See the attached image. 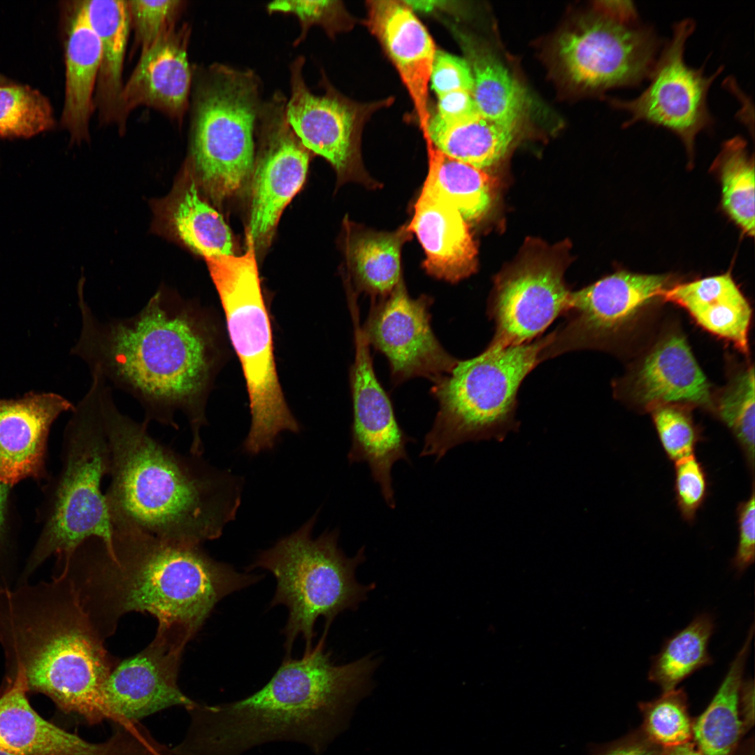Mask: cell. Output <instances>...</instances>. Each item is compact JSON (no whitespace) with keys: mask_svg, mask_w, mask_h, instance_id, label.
I'll use <instances>...</instances> for the list:
<instances>
[{"mask_svg":"<svg viewBox=\"0 0 755 755\" xmlns=\"http://www.w3.org/2000/svg\"><path fill=\"white\" fill-rule=\"evenodd\" d=\"M714 627L713 617L703 613L667 639L652 659L649 680L668 691L696 671L711 665L713 660L708 646Z\"/></svg>","mask_w":755,"mask_h":755,"instance_id":"obj_35","label":"cell"},{"mask_svg":"<svg viewBox=\"0 0 755 755\" xmlns=\"http://www.w3.org/2000/svg\"><path fill=\"white\" fill-rule=\"evenodd\" d=\"M403 2L412 10L420 12H431L437 7L442 6L445 1L433 0L422 1H403Z\"/></svg>","mask_w":755,"mask_h":755,"instance_id":"obj_51","label":"cell"},{"mask_svg":"<svg viewBox=\"0 0 755 755\" xmlns=\"http://www.w3.org/2000/svg\"><path fill=\"white\" fill-rule=\"evenodd\" d=\"M716 412L732 432L754 474L755 459L754 370L741 372L726 388L716 404Z\"/></svg>","mask_w":755,"mask_h":755,"instance_id":"obj_39","label":"cell"},{"mask_svg":"<svg viewBox=\"0 0 755 755\" xmlns=\"http://www.w3.org/2000/svg\"><path fill=\"white\" fill-rule=\"evenodd\" d=\"M87 18L101 43V61L94 92V108L101 123L119 126L123 69L131 28L127 1H82Z\"/></svg>","mask_w":755,"mask_h":755,"instance_id":"obj_29","label":"cell"},{"mask_svg":"<svg viewBox=\"0 0 755 755\" xmlns=\"http://www.w3.org/2000/svg\"><path fill=\"white\" fill-rule=\"evenodd\" d=\"M515 137V125L501 123L480 114L466 120L446 123L431 117L428 137L446 155L483 169L499 161Z\"/></svg>","mask_w":755,"mask_h":755,"instance_id":"obj_32","label":"cell"},{"mask_svg":"<svg viewBox=\"0 0 755 755\" xmlns=\"http://www.w3.org/2000/svg\"><path fill=\"white\" fill-rule=\"evenodd\" d=\"M662 299L686 309L705 330L748 352L752 309L729 273L667 288Z\"/></svg>","mask_w":755,"mask_h":755,"instance_id":"obj_28","label":"cell"},{"mask_svg":"<svg viewBox=\"0 0 755 755\" xmlns=\"http://www.w3.org/2000/svg\"><path fill=\"white\" fill-rule=\"evenodd\" d=\"M13 83L12 81L6 78L2 74L0 73V86L6 85Z\"/></svg>","mask_w":755,"mask_h":755,"instance_id":"obj_53","label":"cell"},{"mask_svg":"<svg viewBox=\"0 0 755 755\" xmlns=\"http://www.w3.org/2000/svg\"><path fill=\"white\" fill-rule=\"evenodd\" d=\"M191 28L177 25L164 34L140 59L124 84L119 108V130L138 106L154 108L182 123L189 107L193 73L187 58Z\"/></svg>","mask_w":755,"mask_h":755,"instance_id":"obj_21","label":"cell"},{"mask_svg":"<svg viewBox=\"0 0 755 755\" xmlns=\"http://www.w3.org/2000/svg\"><path fill=\"white\" fill-rule=\"evenodd\" d=\"M429 171L422 192L450 203L466 221L480 219L491 207L493 189L482 170L454 159L426 141Z\"/></svg>","mask_w":755,"mask_h":755,"instance_id":"obj_33","label":"cell"},{"mask_svg":"<svg viewBox=\"0 0 755 755\" xmlns=\"http://www.w3.org/2000/svg\"><path fill=\"white\" fill-rule=\"evenodd\" d=\"M326 633L301 659L285 657L261 689L231 703H196L173 755H241L275 741L305 745L314 755L345 731L354 707L373 689L379 660L367 655L335 665L325 650Z\"/></svg>","mask_w":755,"mask_h":755,"instance_id":"obj_3","label":"cell"},{"mask_svg":"<svg viewBox=\"0 0 755 755\" xmlns=\"http://www.w3.org/2000/svg\"><path fill=\"white\" fill-rule=\"evenodd\" d=\"M754 630L752 624L709 705L693 721L692 738L702 755H732L746 731L740 712L739 693Z\"/></svg>","mask_w":755,"mask_h":755,"instance_id":"obj_31","label":"cell"},{"mask_svg":"<svg viewBox=\"0 0 755 755\" xmlns=\"http://www.w3.org/2000/svg\"><path fill=\"white\" fill-rule=\"evenodd\" d=\"M367 24L397 69L408 90L425 140L431 115L428 86L436 53L434 42L403 1L368 2Z\"/></svg>","mask_w":755,"mask_h":755,"instance_id":"obj_23","label":"cell"},{"mask_svg":"<svg viewBox=\"0 0 755 755\" xmlns=\"http://www.w3.org/2000/svg\"><path fill=\"white\" fill-rule=\"evenodd\" d=\"M6 682L0 689V751L15 755H143L140 739L131 728L120 726L106 741L87 742L32 708L22 673L7 677Z\"/></svg>","mask_w":755,"mask_h":755,"instance_id":"obj_20","label":"cell"},{"mask_svg":"<svg viewBox=\"0 0 755 755\" xmlns=\"http://www.w3.org/2000/svg\"><path fill=\"white\" fill-rule=\"evenodd\" d=\"M110 470V450L95 380L73 410L64 434L62 468L49 515L22 576L26 582L51 556L66 560L86 540L109 546L113 531L102 482Z\"/></svg>","mask_w":755,"mask_h":755,"instance_id":"obj_10","label":"cell"},{"mask_svg":"<svg viewBox=\"0 0 755 755\" xmlns=\"http://www.w3.org/2000/svg\"><path fill=\"white\" fill-rule=\"evenodd\" d=\"M74 405L55 393L30 391L0 398V482L11 486L44 471L46 444L56 419Z\"/></svg>","mask_w":755,"mask_h":755,"instance_id":"obj_22","label":"cell"},{"mask_svg":"<svg viewBox=\"0 0 755 755\" xmlns=\"http://www.w3.org/2000/svg\"><path fill=\"white\" fill-rule=\"evenodd\" d=\"M344 229L348 278L357 291L373 299L389 295L403 280L401 249L411 235L407 224L394 231H376L346 220Z\"/></svg>","mask_w":755,"mask_h":755,"instance_id":"obj_30","label":"cell"},{"mask_svg":"<svg viewBox=\"0 0 755 755\" xmlns=\"http://www.w3.org/2000/svg\"><path fill=\"white\" fill-rule=\"evenodd\" d=\"M334 1H275L267 6L269 13H292L299 21L301 31L294 45L301 43L313 25L322 27L329 34L340 28L342 10Z\"/></svg>","mask_w":755,"mask_h":755,"instance_id":"obj_43","label":"cell"},{"mask_svg":"<svg viewBox=\"0 0 755 755\" xmlns=\"http://www.w3.org/2000/svg\"><path fill=\"white\" fill-rule=\"evenodd\" d=\"M590 755H665V749L639 731L612 742L589 745Z\"/></svg>","mask_w":755,"mask_h":755,"instance_id":"obj_46","label":"cell"},{"mask_svg":"<svg viewBox=\"0 0 755 755\" xmlns=\"http://www.w3.org/2000/svg\"><path fill=\"white\" fill-rule=\"evenodd\" d=\"M98 391L110 450L105 496L113 525L182 545L219 538L240 505L241 477L152 437L149 423L119 410L103 380Z\"/></svg>","mask_w":755,"mask_h":755,"instance_id":"obj_4","label":"cell"},{"mask_svg":"<svg viewBox=\"0 0 755 755\" xmlns=\"http://www.w3.org/2000/svg\"><path fill=\"white\" fill-rule=\"evenodd\" d=\"M632 391L635 401L649 410L664 404L713 406L709 382L678 333L663 337L642 360Z\"/></svg>","mask_w":755,"mask_h":755,"instance_id":"obj_24","label":"cell"},{"mask_svg":"<svg viewBox=\"0 0 755 755\" xmlns=\"http://www.w3.org/2000/svg\"><path fill=\"white\" fill-rule=\"evenodd\" d=\"M317 517V512L298 530L261 551L248 568L268 570L277 580L271 605H284L289 610L283 630L285 657L291 656L299 635L305 640V652L311 650L319 617L324 619V631L328 632L339 613L357 609L375 588L374 584L363 585L355 578L356 568L366 559L365 548L354 557L347 556L338 547L337 529L312 538Z\"/></svg>","mask_w":755,"mask_h":755,"instance_id":"obj_7","label":"cell"},{"mask_svg":"<svg viewBox=\"0 0 755 755\" xmlns=\"http://www.w3.org/2000/svg\"><path fill=\"white\" fill-rule=\"evenodd\" d=\"M255 250L206 261L224 310L228 336L243 372L251 415L245 438L271 449L283 431L299 433L278 375L271 324L261 287Z\"/></svg>","mask_w":755,"mask_h":755,"instance_id":"obj_9","label":"cell"},{"mask_svg":"<svg viewBox=\"0 0 755 755\" xmlns=\"http://www.w3.org/2000/svg\"><path fill=\"white\" fill-rule=\"evenodd\" d=\"M61 568L103 640L131 612H148L159 627L179 628L193 638L219 601L262 578L213 559L201 545L165 541L126 526H113L109 546L98 538L86 540Z\"/></svg>","mask_w":755,"mask_h":755,"instance_id":"obj_2","label":"cell"},{"mask_svg":"<svg viewBox=\"0 0 755 755\" xmlns=\"http://www.w3.org/2000/svg\"><path fill=\"white\" fill-rule=\"evenodd\" d=\"M650 410L658 437L668 457L675 462L694 454L699 432L684 406L664 404Z\"/></svg>","mask_w":755,"mask_h":755,"instance_id":"obj_40","label":"cell"},{"mask_svg":"<svg viewBox=\"0 0 755 755\" xmlns=\"http://www.w3.org/2000/svg\"><path fill=\"white\" fill-rule=\"evenodd\" d=\"M6 484L0 482V543L4 533L6 514L8 489Z\"/></svg>","mask_w":755,"mask_h":755,"instance_id":"obj_52","label":"cell"},{"mask_svg":"<svg viewBox=\"0 0 755 755\" xmlns=\"http://www.w3.org/2000/svg\"><path fill=\"white\" fill-rule=\"evenodd\" d=\"M93 628L65 570L50 582L0 587V644L7 676L22 673L43 693L89 724L105 719L102 688L117 661Z\"/></svg>","mask_w":755,"mask_h":755,"instance_id":"obj_5","label":"cell"},{"mask_svg":"<svg viewBox=\"0 0 755 755\" xmlns=\"http://www.w3.org/2000/svg\"><path fill=\"white\" fill-rule=\"evenodd\" d=\"M189 640L178 629L158 627L144 649L117 662L102 688L106 719L123 724L173 706L193 707L197 703L177 684L180 659Z\"/></svg>","mask_w":755,"mask_h":755,"instance_id":"obj_17","label":"cell"},{"mask_svg":"<svg viewBox=\"0 0 755 755\" xmlns=\"http://www.w3.org/2000/svg\"><path fill=\"white\" fill-rule=\"evenodd\" d=\"M354 332L355 356L351 368L353 420L350 464L366 462L386 504L396 507L391 470L403 460L410 462L406 445L414 441L398 423L391 401L379 382L368 343L359 322L358 306L350 307Z\"/></svg>","mask_w":755,"mask_h":755,"instance_id":"obj_15","label":"cell"},{"mask_svg":"<svg viewBox=\"0 0 755 755\" xmlns=\"http://www.w3.org/2000/svg\"><path fill=\"white\" fill-rule=\"evenodd\" d=\"M643 721L642 732L663 749L691 740L693 724L687 696L682 689L663 691L659 698L639 704Z\"/></svg>","mask_w":755,"mask_h":755,"instance_id":"obj_38","label":"cell"},{"mask_svg":"<svg viewBox=\"0 0 755 755\" xmlns=\"http://www.w3.org/2000/svg\"><path fill=\"white\" fill-rule=\"evenodd\" d=\"M438 98L437 113L435 115L444 122H459L480 114L471 92L459 90Z\"/></svg>","mask_w":755,"mask_h":755,"instance_id":"obj_47","label":"cell"},{"mask_svg":"<svg viewBox=\"0 0 755 755\" xmlns=\"http://www.w3.org/2000/svg\"><path fill=\"white\" fill-rule=\"evenodd\" d=\"M64 22L65 92L61 124L72 143H80L89 139L101 43L82 1L66 6Z\"/></svg>","mask_w":755,"mask_h":755,"instance_id":"obj_26","label":"cell"},{"mask_svg":"<svg viewBox=\"0 0 755 755\" xmlns=\"http://www.w3.org/2000/svg\"><path fill=\"white\" fill-rule=\"evenodd\" d=\"M665 275L614 273L570 292L568 318L550 333L540 361L575 350L610 348L654 301L662 298Z\"/></svg>","mask_w":755,"mask_h":755,"instance_id":"obj_13","label":"cell"},{"mask_svg":"<svg viewBox=\"0 0 755 755\" xmlns=\"http://www.w3.org/2000/svg\"><path fill=\"white\" fill-rule=\"evenodd\" d=\"M55 124L49 100L38 90L14 82L0 86V138H27Z\"/></svg>","mask_w":755,"mask_h":755,"instance_id":"obj_37","label":"cell"},{"mask_svg":"<svg viewBox=\"0 0 755 755\" xmlns=\"http://www.w3.org/2000/svg\"><path fill=\"white\" fill-rule=\"evenodd\" d=\"M665 755H702L694 742L686 743L665 749Z\"/></svg>","mask_w":755,"mask_h":755,"instance_id":"obj_50","label":"cell"},{"mask_svg":"<svg viewBox=\"0 0 755 755\" xmlns=\"http://www.w3.org/2000/svg\"><path fill=\"white\" fill-rule=\"evenodd\" d=\"M660 45L654 29L621 22L594 10L558 37L554 52L571 84L603 91L638 85L649 78Z\"/></svg>","mask_w":755,"mask_h":755,"instance_id":"obj_11","label":"cell"},{"mask_svg":"<svg viewBox=\"0 0 755 755\" xmlns=\"http://www.w3.org/2000/svg\"><path fill=\"white\" fill-rule=\"evenodd\" d=\"M674 487L682 518L692 523L705 502L708 489L707 474L695 454L675 462Z\"/></svg>","mask_w":755,"mask_h":755,"instance_id":"obj_42","label":"cell"},{"mask_svg":"<svg viewBox=\"0 0 755 755\" xmlns=\"http://www.w3.org/2000/svg\"><path fill=\"white\" fill-rule=\"evenodd\" d=\"M437 96L459 90L473 92V78L464 59L437 50L430 76Z\"/></svg>","mask_w":755,"mask_h":755,"instance_id":"obj_44","label":"cell"},{"mask_svg":"<svg viewBox=\"0 0 755 755\" xmlns=\"http://www.w3.org/2000/svg\"><path fill=\"white\" fill-rule=\"evenodd\" d=\"M738 540L733 567L738 574L744 573L755 559V494L754 482L750 496L737 509Z\"/></svg>","mask_w":755,"mask_h":755,"instance_id":"obj_45","label":"cell"},{"mask_svg":"<svg viewBox=\"0 0 755 755\" xmlns=\"http://www.w3.org/2000/svg\"><path fill=\"white\" fill-rule=\"evenodd\" d=\"M594 8L595 11L621 22H638L636 8L630 1H600L595 2Z\"/></svg>","mask_w":755,"mask_h":755,"instance_id":"obj_48","label":"cell"},{"mask_svg":"<svg viewBox=\"0 0 755 755\" xmlns=\"http://www.w3.org/2000/svg\"><path fill=\"white\" fill-rule=\"evenodd\" d=\"M0 755H15V754H10V753L3 752V751H0Z\"/></svg>","mask_w":755,"mask_h":755,"instance_id":"obj_54","label":"cell"},{"mask_svg":"<svg viewBox=\"0 0 755 755\" xmlns=\"http://www.w3.org/2000/svg\"><path fill=\"white\" fill-rule=\"evenodd\" d=\"M407 227L424 250L428 274L454 283L475 271V242L466 220L450 203L421 192Z\"/></svg>","mask_w":755,"mask_h":755,"instance_id":"obj_27","label":"cell"},{"mask_svg":"<svg viewBox=\"0 0 755 755\" xmlns=\"http://www.w3.org/2000/svg\"><path fill=\"white\" fill-rule=\"evenodd\" d=\"M304 63L301 56L290 66L291 96L286 105L290 126L310 152L332 165L340 183L356 181L375 187L360 160L354 109L331 88L323 95L312 93L304 80Z\"/></svg>","mask_w":755,"mask_h":755,"instance_id":"obj_19","label":"cell"},{"mask_svg":"<svg viewBox=\"0 0 755 755\" xmlns=\"http://www.w3.org/2000/svg\"><path fill=\"white\" fill-rule=\"evenodd\" d=\"M559 265L531 259L501 274L496 281L488 314L495 324L490 347H504L533 340L568 308Z\"/></svg>","mask_w":755,"mask_h":755,"instance_id":"obj_18","label":"cell"},{"mask_svg":"<svg viewBox=\"0 0 755 755\" xmlns=\"http://www.w3.org/2000/svg\"><path fill=\"white\" fill-rule=\"evenodd\" d=\"M154 229L205 259L233 255L231 231L222 216L201 196L187 161L173 189L153 202Z\"/></svg>","mask_w":755,"mask_h":755,"instance_id":"obj_25","label":"cell"},{"mask_svg":"<svg viewBox=\"0 0 755 755\" xmlns=\"http://www.w3.org/2000/svg\"><path fill=\"white\" fill-rule=\"evenodd\" d=\"M259 81L252 71L215 64L192 78L190 155L201 189L218 205L250 185Z\"/></svg>","mask_w":755,"mask_h":755,"instance_id":"obj_8","label":"cell"},{"mask_svg":"<svg viewBox=\"0 0 755 755\" xmlns=\"http://www.w3.org/2000/svg\"><path fill=\"white\" fill-rule=\"evenodd\" d=\"M463 41L478 113L494 121L516 125L524 101L519 83L491 51L470 40Z\"/></svg>","mask_w":755,"mask_h":755,"instance_id":"obj_34","label":"cell"},{"mask_svg":"<svg viewBox=\"0 0 755 755\" xmlns=\"http://www.w3.org/2000/svg\"><path fill=\"white\" fill-rule=\"evenodd\" d=\"M431 303L426 296L412 299L403 280L389 295L373 299L361 329L369 345L387 358L395 384L415 377L434 382L449 374L458 361L433 333Z\"/></svg>","mask_w":755,"mask_h":755,"instance_id":"obj_16","label":"cell"},{"mask_svg":"<svg viewBox=\"0 0 755 755\" xmlns=\"http://www.w3.org/2000/svg\"><path fill=\"white\" fill-rule=\"evenodd\" d=\"M550 336L518 345L487 347L433 382L439 409L426 434L420 456L440 461L466 442L503 440L518 427L517 396L527 375L540 363Z\"/></svg>","mask_w":755,"mask_h":755,"instance_id":"obj_6","label":"cell"},{"mask_svg":"<svg viewBox=\"0 0 755 755\" xmlns=\"http://www.w3.org/2000/svg\"><path fill=\"white\" fill-rule=\"evenodd\" d=\"M286 105L278 92L258 113L260 145L250 182L247 231L255 251L269 245L283 210L302 187L308 168L310 152L290 126Z\"/></svg>","mask_w":755,"mask_h":755,"instance_id":"obj_14","label":"cell"},{"mask_svg":"<svg viewBox=\"0 0 755 755\" xmlns=\"http://www.w3.org/2000/svg\"><path fill=\"white\" fill-rule=\"evenodd\" d=\"M131 27L141 54L147 52L166 31L176 26L185 8L180 0L127 1Z\"/></svg>","mask_w":755,"mask_h":755,"instance_id":"obj_41","label":"cell"},{"mask_svg":"<svg viewBox=\"0 0 755 755\" xmlns=\"http://www.w3.org/2000/svg\"><path fill=\"white\" fill-rule=\"evenodd\" d=\"M740 716L745 730L754 724V683L752 680H743L739 693Z\"/></svg>","mask_w":755,"mask_h":755,"instance_id":"obj_49","label":"cell"},{"mask_svg":"<svg viewBox=\"0 0 755 755\" xmlns=\"http://www.w3.org/2000/svg\"><path fill=\"white\" fill-rule=\"evenodd\" d=\"M694 29L691 19L676 23L670 40L657 57L647 87L634 99L613 101L614 106L629 115L625 127L645 122L668 129L680 138L690 156L696 136L713 123L707 97L723 69L707 76L703 67L696 69L686 64V43Z\"/></svg>","mask_w":755,"mask_h":755,"instance_id":"obj_12","label":"cell"},{"mask_svg":"<svg viewBox=\"0 0 755 755\" xmlns=\"http://www.w3.org/2000/svg\"><path fill=\"white\" fill-rule=\"evenodd\" d=\"M746 141L727 140L714 162L721 184L722 207L745 233L754 235V163Z\"/></svg>","mask_w":755,"mask_h":755,"instance_id":"obj_36","label":"cell"},{"mask_svg":"<svg viewBox=\"0 0 755 755\" xmlns=\"http://www.w3.org/2000/svg\"><path fill=\"white\" fill-rule=\"evenodd\" d=\"M78 289L82 326L71 353L135 398L144 421L175 429L188 420L190 454L202 456L206 408L224 360V333L210 310L160 289L134 315L99 320Z\"/></svg>","mask_w":755,"mask_h":755,"instance_id":"obj_1","label":"cell"}]
</instances>
